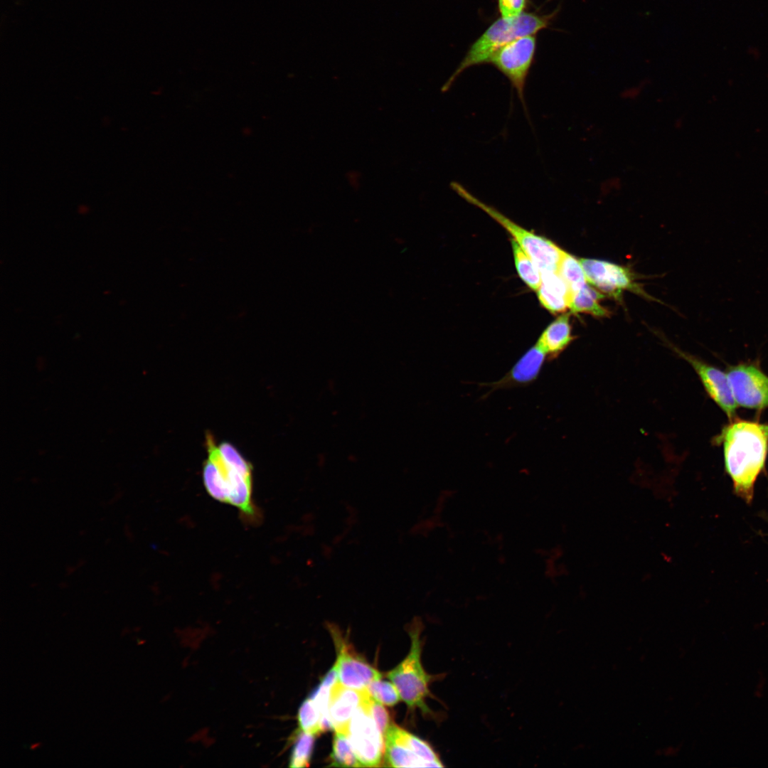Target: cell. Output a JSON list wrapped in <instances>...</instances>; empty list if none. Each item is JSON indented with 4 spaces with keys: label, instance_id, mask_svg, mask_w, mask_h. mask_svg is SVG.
Here are the masks:
<instances>
[{
    "label": "cell",
    "instance_id": "6da1fadb",
    "mask_svg": "<svg viewBox=\"0 0 768 768\" xmlns=\"http://www.w3.org/2000/svg\"><path fill=\"white\" fill-rule=\"evenodd\" d=\"M714 439L722 444L725 469L734 494L752 504L754 485L767 457L768 424L734 420Z\"/></svg>",
    "mask_w": 768,
    "mask_h": 768
},
{
    "label": "cell",
    "instance_id": "7a4b0ae2",
    "mask_svg": "<svg viewBox=\"0 0 768 768\" xmlns=\"http://www.w3.org/2000/svg\"><path fill=\"white\" fill-rule=\"evenodd\" d=\"M558 11V9L544 16L523 11L516 16L497 19L471 46L455 71L442 85V92L449 90L465 70L489 63L492 55L506 44L522 36L534 35L547 28Z\"/></svg>",
    "mask_w": 768,
    "mask_h": 768
},
{
    "label": "cell",
    "instance_id": "3957f363",
    "mask_svg": "<svg viewBox=\"0 0 768 768\" xmlns=\"http://www.w3.org/2000/svg\"><path fill=\"white\" fill-rule=\"evenodd\" d=\"M422 628L421 620L416 617L408 630L411 641L410 651L387 676L396 687L400 698L410 708H419L427 715L432 711L425 700L431 695L429 686L433 676L426 673L421 661Z\"/></svg>",
    "mask_w": 768,
    "mask_h": 768
},
{
    "label": "cell",
    "instance_id": "277c9868",
    "mask_svg": "<svg viewBox=\"0 0 768 768\" xmlns=\"http://www.w3.org/2000/svg\"><path fill=\"white\" fill-rule=\"evenodd\" d=\"M450 187L461 198L484 211L504 228L533 260L541 273L558 272L563 250L555 243L518 225L497 209L480 201L458 182H452Z\"/></svg>",
    "mask_w": 768,
    "mask_h": 768
},
{
    "label": "cell",
    "instance_id": "5b68a950",
    "mask_svg": "<svg viewBox=\"0 0 768 768\" xmlns=\"http://www.w3.org/2000/svg\"><path fill=\"white\" fill-rule=\"evenodd\" d=\"M206 444L208 458L216 465L220 474L225 493V503L238 508L245 518L255 519L257 512L252 498L251 464L236 466L228 463L209 433L206 434Z\"/></svg>",
    "mask_w": 768,
    "mask_h": 768
},
{
    "label": "cell",
    "instance_id": "8992f818",
    "mask_svg": "<svg viewBox=\"0 0 768 768\" xmlns=\"http://www.w3.org/2000/svg\"><path fill=\"white\" fill-rule=\"evenodd\" d=\"M535 48L534 35L522 36L498 49L489 62L508 79L524 107L525 85L534 59Z\"/></svg>",
    "mask_w": 768,
    "mask_h": 768
},
{
    "label": "cell",
    "instance_id": "52a82bcc",
    "mask_svg": "<svg viewBox=\"0 0 768 768\" xmlns=\"http://www.w3.org/2000/svg\"><path fill=\"white\" fill-rule=\"evenodd\" d=\"M345 735L362 767L380 765L385 749L384 736L362 704L353 713Z\"/></svg>",
    "mask_w": 768,
    "mask_h": 768
},
{
    "label": "cell",
    "instance_id": "ba28073f",
    "mask_svg": "<svg viewBox=\"0 0 768 768\" xmlns=\"http://www.w3.org/2000/svg\"><path fill=\"white\" fill-rule=\"evenodd\" d=\"M726 375L737 405L756 410L768 407V375L757 366H732L727 368Z\"/></svg>",
    "mask_w": 768,
    "mask_h": 768
},
{
    "label": "cell",
    "instance_id": "9c48e42d",
    "mask_svg": "<svg viewBox=\"0 0 768 768\" xmlns=\"http://www.w3.org/2000/svg\"><path fill=\"white\" fill-rule=\"evenodd\" d=\"M329 629L334 639L337 659L338 681L343 686L363 690L373 681L381 679V673L368 664L341 637L336 626L329 624Z\"/></svg>",
    "mask_w": 768,
    "mask_h": 768
},
{
    "label": "cell",
    "instance_id": "30bf717a",
    "mask_svg": "<svg viewBox=\"0 0 768 768\" xmlns=\"http://www.w3.org/2000/svg\"><path fill=\"white\" fill-rule=\"evenodd\" d=\"M669 346L690 364L698 375L707 394L732 420L735 415L737 405L733 398L726 373L671 344H669Z\"/></svg>",
    "mask_w": 768,
    "mask_h": 768
},
{
    "label": "cell",
    "instance_id": "8fae6325",
    "mask_svg": "<svg viewBox=\"0 0 768 768\" xmlns=\"http://www.w3.org/2000/svg\"><path fill=\"white\" fill-rule=\"evenodd\" d=\"M587 281L599 290L619 297L622 291L629 289L639 293L629 269L607 261L582 258L579 260Z\"/></svg>",
    "mask_w": 768,
    "mask_h": 768
},
{
    "label": "cell",
    "instance_id": "7c38bea8",
    "mask_svg": "<svg viewBox=\"0 0 768 768\" xmlns=\"http://www.w3.org/2000/svg\"><path fill=\"white\" fill-rule=\"evenodd\" d=\"M547 357L545 351L536 342L501 379L479 385L490 388L487 395L500 389L529 385L538 378Z\"/></svg>",
    "mask_w": 768,
    "mask_h": 768
},
{
    "label": "cell",
    "instance_id": "4fadbf2b",
    "mask_svg": "<svg viewBox=\"0 0 768 768\" xmlns=\"http://www.w3.org/2000/svg\"><path fill=\"white\" fill-rule=\"evenodd\" d=\"M366 689L358 690L348 688L336 681L331 688L329 715L332 728L346 734L349 722L361 705Z\"/></svg>",
    "mask_w": 768,
    "mask_h": 768
},
{
    "label": "cell",
    "instance_id": "5bb4252c",
    "mask_svg": "<svg viewBox=\"0 0 768 768\" xmlns=\"http://www.w3.org/2000/svg\"><path fill=\"white\" fill-rule=\"evenodd\" d=\"M541 284L536 291L543 306L552 313H560L570 308L572 295L558 272L541 273Z\"/></svg>",
    "mask_w": 768,
    "mask_h": 768
},
{
    "label": "cell",
    "instance_id": "9a60e30c",
    "mask_svg": "<svg viewBox=\"0 0 768 768\" xmlns=\"http://www.w3.org/2000/svg\"><path fill=\"white\" fill-rule=\"evenodd\" d=\"M575 339L568 314H562L543 331L537 343L545 351L548 358H557Z\"/></svg>",
    "mask_w": 768,
    "mask_h": 768
},
{
    "label": "cell",
    "instance_id": "2e32d148",
    "mask_svg": "<svg viewBox=\"0 0 768 768\" xmlns=\"http://www.w3.org/2000/svg\"><path fill=\"white\" fill-rule=\"evenodd\" d=\"M384 737L390 738L414 752L427 763L428 767H443L439 755L428 742L395 724H390Z\"/></svg>",
    "mask_w": 768,
    "mask_h": 768
},
{
    "label": "cell",
    "instance_id": "e0dca14e",
    "mask_svg": "<svg viewBox=\"0 0 768 768\" xmlns=\"http://www.w3.org/2000/svg\"><path fill=\"white\" fill-rule=\"evenodd\" d=\"M384 738V766L391 767H428L427 763L414 752L390 738Z\"/></svg>",
    "mask_w": 768,
    "mask_h": 768
},
{
    "label": "cell",
    "instance_id": "ac0fdd59",
    "mask_svg": "<svg viewBox=\"0 0 768 768\" xmlns=\"http://www.w3.org/2000/svg\"><path fill=\"white\" fill-rule=\"evenodd\" d=\"M604 295L587 284L574 294L570 309L574 313H586L596 317L609 316L610 311L600 304Z\"/></svg>",
    "mask_w": 768,
    "mask_h": 768
},
{
    "label": "cell",
    "instance_id": "d6986e66",
    "mask_svg": "<svg viewBox=\"0 0 768 768\" xmlns=\"http://www.w3.org/2000/svg\"><path fill=\"white\" fill-rule=\"evenodd\" d=\"M511 246L516 268L519 277L528 287L537 291L542 280L540 270L514 240H511Z\"/></svg>",
    "mask_w": 768,
    "mask_h": 768
},
{
    "label": "cell",
    "instance_id": "ffe728a7",
    "mask_svg": "<svg viewBox=\"0 0 768 768\" xmlns=\"http://www.w3.org/2000/svg\"><path fill=\"white\" fill-rule=\"evenodd\" d=\"M558 271L567 284L572 297L586 284L587 278L580 260L564 250Z\"/></svg>",
    "mask_w": 768,
    "mask_h": 768
},
{
    "label": "cell",
    "instance_id": "44dd1931",
    "mask_svg": "<svg viewBox=\"0 0 768 768\" xmlns=\"http://www.w3.org/2000/svg\"><path fill=\"white\" fill-rule=\"evenodd\" d=\"M330 760V767H362L348 737L342 732H336Z\"/></svg>",
    "mask_w": 768,
    "mask_h": 768
},
{
    "label": "cell",
    "instance_id": "7402d4cb",
    "mask_svg": "<svg viewBox=\"0 0 768 768\" xmlns=\"http://www.w3.org/2000/svg\"><path fill=\"white\" fill-rule=\"evenodd\" d=\"M314 745V735L302 731L296 738L290 755L289 767L293 768L309 766Z\"/></svg>",
    "mask_w": 768,
    "mask_h": 768
},
{
    "label": "cell",
    "instance_id": "603a6c76",
    "mask_svg": "<svg viewBox=\"0 0 768 768\" xmlns=\"http://www.w3.org/2000/svg\"><path fill=\"white\" fill-rule=\"evenodd\" d=\"M298 722L303 732L314 735L322 732L320 713L311 698L302 703L298 712Z\"/></svg>",
    "mask_w": 768,
    "mask_h": 768
},
{
    "label": "cell",
    "instance_id": "cb8c5ba5",
    "mask_svg": "<svg viewBox=\"0 0 768 768\" xmlns=\"http://www.w3.org/2000/svg\"><path fill=\"white\" fill-rule=\"evenodd\" d=\"M366 690L373 699L385 705L393 706L400 699L395 685L380 679L370 683Z\"/></svg>",
    "mask_w": 768,
    "mask_h": 768
},
{
    "label": "cell",
    "instance_id": "d4e9b609",
    "mask_svg": "<svg viewBox=\"0 0 768 768\" xmlns=\"http://www.w3.org/2000/svg\"><path fill=\"white\" fill-rule=\"evenodd\" d=\"M361 704L372 716L379 730L384 736L390 723L388 713L383 707V704L373 699L368 693L366 690H365Z\"/></svg>",
    "mask_w": 768,
    "mask_h": 768
},
{
    "label": "cell",
    "instance_id": "484cf974",
    "mask_svg": "<svg viewBox=\"0 0 768 768\" xmlns=\"http://www.w3.org/2000/svg\"><path fill=\"white\" fill-rule=\"evenodd\" d=\"M526 0H498L501 17H512L523 12Z\"/></svg>",
    "mask_w": 768,
    "mask_h": 768
},
{
    "label": "cell",
    "instance_id": "4316f807",
    "mask_svg": "<svg viewBox=\"0 0 768 768\" xmlns=\"http://www.w3.org/2000/svg\"><path fill=\"white\" fill-rule=\"evenodd\" d=\"M346 179L353 188L358 189L361 186V174L358 171L351 170L346 174Z\"/></svg>",
    "mask_w": 768,
    "mask_h": 768
},
{
    "label": "cell",
    "instance_id": "83f0119b",
    "mask_svg": "<svg viewBox=\"0 0 768 768\" xmlns=\"http://www.w3.org/2000/svg\"><path fill=\"white\" fill-rule=\"evenodd\" d=\"M676 749H674V748H673V747H668V751H666V750L664 751V753H665V754H666V755H667V754H668V755H671H671H673V754L674 753H676Z\"/></svg>",
    "mask_w": 768,
    "mask_h": 768
},
{
    "label": "cell",
    "instance_id": "f1b7e54d",
    "mask_svg": "<svg viewBox=\"0 0 768 768\" xmlns=\"http://www.w3.org/2000/svg\"><path fill=\"white\" fill-rule=\"evenodd\" d=\"M764 518H766V519H767V521H768V516H764Z\"/></svg>",
    "mask_w": 768,
    "mask_h": 768
}]
</instances>
